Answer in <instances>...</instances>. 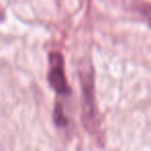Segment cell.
Segmentation results:
<instances>
[{"label":"cell","instance_id":"cell-1","mask_svg":"<svg viewBox=\"0 0 151 151\" xmlns=\"http://www.w3.org/2000/svg\"><path fill=\"white\" fill-rule=\"evenodd\" d=\"M80 82L82 88V122L89 134H97L99 121L95 103L94 71L91 64L80 67Z\"/></svg>","mask_w":151,"mask_h":151},{"label":"cell","instance_id":"cell-2","mask_svg":"<svg viewBox=\"0 0 151 151\" xmlns=\"http://www.w3.org/2000/svg\"><path fill=\"white\" fill-rule=\"evenodd\" d=\"M50 70L48 73V82L50 87L60 95H67L71 89L66 80L64 73V59L59 52H51L49 54Z\"/></svg>","mask_w":151,"mask_h":151},{"label":"cell","instance_id":"cell-3","mask_svg":"<svg viewBox=\"0 0 151 151\" xmlns=\"http://www.w3.org/2000/svg\"><path fill=\"white\" fill-rule=\"evenodd\" d=\"M53 121H54L55 125L57 127H66L68 120L67 117L64 114V109H63V105L61 103H56L54 108V112H53Z\"/></svg>","mask_w":151,"mask_h":151},{"label":"cell","instance_id":"cell-4","mask_svg":"<svg viewBox=\"0 0 151 151\" xmlns=\"http://www.w3.org/2000/svg\"><path fill=\"white\" fill-rule=\"evenodd\" d=\"M140 12L146 18L147 23L151 28V4L150 3H142L140 5Z\"/></svg>","mask_w":151,"mask_h":151}]
</instances>
